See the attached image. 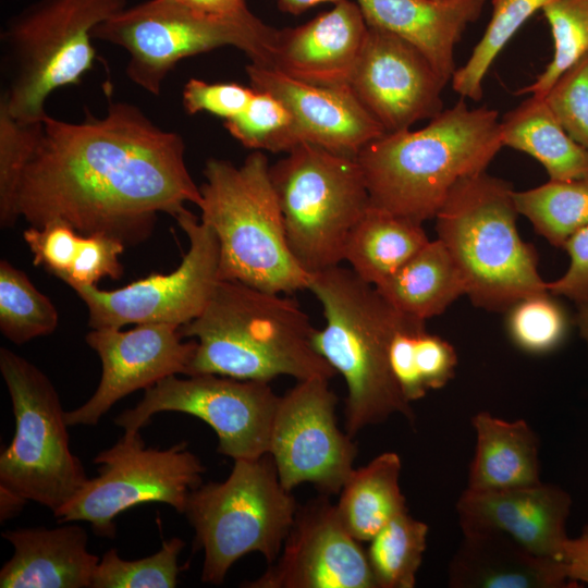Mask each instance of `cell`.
Masks as SVG:
<instances>
[{
    "mask_svg": "<svg viewBox=\"0 0 588 588\" xmlns=\"http://www.w3.org/2000/svg\"><path fill=\"white\" fill-rule=\"evenodd\" d=\"M308 290L323 308L326 324L314 346L340 373L347 389L345 427L351 437L401 414L413 420L390 369L389 345L406 317L351 268L339 265L311 274Z\"/></svg>",
    "mask_w": 588,
    "mask_h": 588,
    "instance_id": "cell-4",
    "label": "cell"
},
{
    "mask_svg": "<svg viewBox=\"0 0 588 588\" xmlns=\"http://www.w3.org/2000/svg\"><path fill=\"white\" fill-rule=\"evenodd\" d=\"M84 234L66 221L56 219L42 226L30 225L23 240L33 254V264L64 281L77 259Z\"/></svg>",
    "mask_w": 588,
    "mask_h": 588,
    "instance_id": "cell-41",
    "label": "cell"
},
{
    "mask_svg": "<svg viewBox=\"0 0 588 588\" xmlns=\"http://www.w3.org/2000/svg\"><path fill=\"white\" fill-rule=\"evenodd\" d=\"M507 310V333L512 342L526 353H550L566 338L567 316L549 292L523 297Z\"/></svg>",
    "mask_w": 588,
    "mask_h": 588,
    "instance_id": "cell-38",
    "label": "cell"
},
{
    "mask_svg": "<svg viewBox=\"0 0 588 588\" xmlns=\"http://www.w3.org/2000/svg\"><path fill=\"white\" fill-rule=\"evenodd\" d=\"M183 548L182 539L171 538L155 554L135 561L123 560L117 549H110L99 560L91 588H173Z\"/></svg>",
    "mask_w": 588,
    "mask_h": 588,
    "instance_id": "cell-36",
    "label": "cell"
},
{
    "mask_svg": "<svg viewBox=\"0 0 588 588\" xmlns=\"http://www.w3.org/2000/svg\"><path fill=\"white\" fill-rule=\"evenodd\" d=\"M428 526L408 511L378 531L366 550L377 588H413L427 547Z\"/></svg>",
    "mask_w": 588,
    "mask_h": 588,
    "instance_id": "cell-32",
    "label": "cell"
},
{
    "mask_svg": "<svg viewBox=\"0 0 588 588\" xmlns=\"http://www.w3.org/2000/svg\"><path fill=\"white\" fill-rule=\"evenodd\" d=\"M26 500L0 488V517L1 522L14 516L24 506Z\"/></svg>",
    "mask_w": 588,
    "mask_h": 588,
    "instance_id": "cell-47",
    "label": "cell"
},
{
    "mask_svg": "<svg viewBox=\"0 0 588 588\" xmlns=\"http://www.w3.org/2000/svg\"><path fill=\"white\" fill-rule=\"evenodd\" d=\"M342 1L344 0H279L278 5L281 11L297 15L323 2H331L338 4Z\"/></svg>",
    "mask_w": 588,
    "mask_h": 588,
    "instance_id": "cell-48",
    "label": "cell"
},
{
    "mask_svg": "<svg viewBox=\"0 0 588 588\" xmlns=\"http://www.w3.org/2000/svg\"><path fill=\"white\" fill-rule=\"evenodd\" d=\"M402 463L384 452L367 465L354 468L340 490L339 517L359 542L369 541L390 520L407 511L400 487Z\"/></svg>",
    "mask_w": 588,
    "mask_h": 588,
    "instance_id": "cell-29",
    "label": "cell"
},
{
    "mask_svg": "<svg viewBox=\"0 0 588 588\" xmlns=\"http://www.w3.org/2000/svg\"><path fill=\"white\" fill-rule=\"evenodd\" d=\"M192 11L228 20L255 21L256 17L247 8L245 0H174Z\"/></svg>",
    "mask_w": 588,
    "mask_h": 588,
    "instance_id": "cell-46",
    "label": "cell"
},
{
    "mask_svg": "<svg viewBox=\"0 0 588 588\" xmlns=\"http://www.w3.org/2000/svg\"><path fill=\"white\" fill-rule=\"evenodd\" d=\"M367 30L359 5L344 0L304 25L279 30L269 68L314 85L350 87Z\"/></svg>",
    "mask_w": 588,
    "mask_h": 588,
    "instance_id": "cell-21",
    "label": "cell"
},
{
    "mask_svg": "<svg viewBox=\"0 0 588 588\" xmlns=\"http://www.w3.org/2000/svg\"><path fill=\"white\" fill-rule=\"evenodd\" d=\"M394 380L409 403L452 380L457 355L452 344L426 329V320L406 315L389 345Z\"/></svg>",
    "mask_w": 588,
    "mask_h": 588,
    "instance_id": "cell-30",
    "label": "cell"
},
{
    "mask_svg": "<svg viewBox=\"0 0 588 588\" xmlns=\"http://www.w3.org/2000/svg\"><path fill=\"white\" fill-rule=\"evenodd\" d=\"M255 89L236 83H208L191 78L183 89V106L188 114L208 112L229 120L249 103Z\"/></svg>",
    "mask_w": 588,
    "mask_h": 588,
    "instance_id": "cell-43",
    "label": "cell"
},
{
    "mask_svg": "<svg viewBox=\"0 0 588 588\" xmlns=\"http://www.w3.org/2000/svg\"><path fill=\"white\" fill-rule=\"evenodd\" d=\"M124 248L122 241L110 235H84L81 253L63 282L75 289L97 285L106 277L120 279L123 273L120 255Z\"/></svg>",
    "mask_w": 588,
    "mask_h": 588,
    "instance_id": "cell-42",
    "label": "cell"
},
{
    "mask_svg": "<svg viewBox=\"0 0 588 588\" xmlns=\"http://www.w3.org/2000/svg\"><path fill=\"white\" fill-rule=\"evenodd\" d=\"M572 500L550 483L461 494L456 511L463 532H503L534 554L562 562Z\"/></svg>",
    "mask_w": 588,
    "mask_h": 588,
    "instance_id": "cell-20",
    "label": "cell"
},
{
    "mask_svg": "<svg viewBox=\"0 0 588 588\" xmlns=\"http://www.w3.org/2000/svg\"><path fill=\"white\" fill-rule=\"evenodd\" d=\"M487 0H355L369 26L385 29L418 49L440 77L451 82L454 50Z\"/></svg>",
    "mask_w": 588,
    "mask_h": 588,
    "instance_id": "cell-22",
    "label": "cell"
},
{
    "mask_svg": "<svg viewBox=\"0 0 588 588\" xmlns=\"http://www.w3.org/2000/svg\"><path fill=\"white\" fill-rule=\"evenodd\" d=\"M476 434L467 489L506 490L540 481L539 440L529 425L479 412L471 418Z\"/></svg>",
    "mask_w": 588,
    "mask_h": 588,
    "instance_id": "cell-25",
    "label": "cell"
},
{
    "mask_svg": "<svg viewBox=\"0 0 588 588\" xmlns=\"http://www.w3.org/2000/svg\"><path fill=\"white\" fill-rule=\"evenodd\" d=\"M247 588H377L366 550L322 497L298 507L278 558Z\"/></svg>",
    "mask_w": 588,
    "mask_h": 588,
    "instance_id": "cell-17",
    "label": "cell"
},
{
    "mask_svg": "<svg viewBox=\"0 0 588 588\" xmlns=\"http://www.w3.org/2000/svg\"><path fill=\"white\" fill-rule=\"evenodd\" d=\"M203 173L198 207L219 241L220 280L277 294L308 290L311 274L290 249L267 157L253 152L241 167L212 158Z\"/></svg>",
    "mask_w": 588,
    "mask_h": 588,
    "instance_id": "cell-5",
    "label": "cell"
},
{
    "mask_svg": "<svg viewBox=\"0 0 588 588\" xmlns=\"http://www.w3.org/2000/svg\"><path fill=\"white\" fill-rule=\"evenodd\" d=\"M463 536L450 564V587H574L562 562L538 556L503 532L475 531Z\"/></svg>",
    "mask_w": 588,
    "mask_h": 588,
    "instance_id": "cell-24",
    "label": "cell"
},
{
    "mask_svg": "<svg viewBox=\"0 0 588 588\" xmlns=\"http://www.w3.org/2000/svg\"><path fill=\"white\" fill-rule=\"evenodd\" d=\"M563 248L571 259L568 269L560 279L548 282L547 290L577 305L588 303V225L573 234Z\"/></svg>",
    "mask_w": 588,
    "mask_h": 588,
    "instance_id": "cell-44",
    "label": "cell"
},
{
    "mask_svg": "<svg viewBox=\"0 0 588 588\" xmlns=\"http://www.w3.org/2000/svg\"><path fill=\"white\" fill-rule=\"evenodd\" d=\"M503 147L499 113L464 98L422 128L385 133L356 159L370 205L422 223L436 218L453 186L487 170Z\"/></svg>",
    "mask_w": 588,
    "mask_h": 588,
    "instance_id": "cell-2",
    "label": "cell"
},
{
    "mask_svg": "<svg viewBox=\"0 0 588 588\" xmlns=\"http://www.w3.org/2000/svg\"><path fill=\"white\" fill-rule=\"evenodd\" d=\"M174 219L189 242L175 270L151 273L112 291L97 285L73 289L88 308L91 329L144 323L181 328L201 314L220 281L219 241L212 229L188 209Z\"/></svg>",
    "mask_w": 588,
    "mask_h": 588,
    "instance_id": "cell-14",
    "label": "cell"
},
{
    "mask_svg": "<svg viewBox=\"0 0 588 588\" xmlns=\"http://www.w3.org/2000/svg\"><path fill=\"white\" fill-rule=\"evenodd\" d=\"M376 289L395 309L422 320L442 314L466 295L463 275L438 238L429 241Z\"/></svg>",
    "mask_w": 588,
    "mask_h": 588,
    "instance_id": "cell-27",
    "label": "cell"
},
{
    "mask_svg": "<svg viewBox=\"0 0 588 588\" xmlns=\"http://www.w3.org/2000/svg\"><path fill=\"white\" fill-rule=\"evenodd\" d=\"M13 555L0 571L1 588H91L100 558L87 550L77 524L19 528L2 532Z\"/></svg>",
    "mask_w": 588,
    "mask_h": 588,
    "instance_id": "cell-23",
    "label": "cell"
},
{
    "mask_svg": "<svg viewBox=\"0 0 588 588\" xmlns=\"http://www.w3.org/2000/svg\"><path fill=\"white\" fill-rule=\"evenodd\" d=\"M336 402L321 377L299 380L280 396L268 453L286 490L307 482L336 493L354 469L357 446L336 424Z\"/></svg>",
    "mask_w": 588,
    "mask_h": 588,
    "instance_id": "cell-15",
    "label": "cell"
},
{
    "mask_svg": "<svg viewBox=\"0 0 588 588\" xmlns=\"http://www.w3.org/2000/svg\"><path fill=\"white\" fill-rule=\"evenodd\" d=\"M171 323L136 324L132 330L91 329L87 344L101 360V378L95 393L79 407L65 412L69 427L95 426L121 399L160 380L187 373L196 341H182Z\"/></svg>",
    "mask_w": 588,
    "mask_h": 588,
    "instance_id": "cell-18",
    "label": "cell"
},
{
    "mask_svg": "<svg viewBox=\"0 0 588 588\" xmlns=\"http://www.w3.org/2000/svg\"><path fill=\"white\" fill-rule=\"evenodd\" d=\"M550 0H492L486 30L464 65L451 78L452 87L464 99L479 101L482 83L491 64L516 32Z\"/></svg>",
    "mask_w": 588,
    "mask_h": 588,
    "instance_id": "cell-33",
    "label": "cell"
},
{
    "mask_svg": "<svg viewBox=\"0 0 588 588\" xmlns=\"http://www.w3.org/2000/svg\"><path fill=\"white\" fill-rule=\"evenodd\" d=\"M280 396L269 382L212 373L169 376L145 390L140 402L114 418L124 432H139L161 412L184 413L205 421L218 436V452L233 461L269 452Z\"/></svg>",
    "mask_w": 588,
    "mask_h": 588,
    "instance_id": "cell-13",
    "label": "cell"
},
{
    "mask_svg": "<svg viewBox=\"0 0 588 588\" xmlns=\"http://www.w3.org/2000/svg\"><path fill=\"white\" fill-rule=\"evenodd\" d=\"M59 322L52 302L39 292L27 274L0 261V331L12 343L24 344L52 333Z\"/></svg>",
    "mask_w": 588,
    "mask_h": 588,
    "instance_id": "cell-34",
    "label": "cell"
},
{
    "mask_svg": "<svg viewBox=\"0 0 588 588\" xmlns=\"http://www.w3.org/2000/svg\"><path fill=\"white\" fill-rule=\"evenodd\" d=\"M512 185L486 171L458 181L439 209L440 240L460 269L466 295L488 310H507L548 292L537 255L517 231Z\"/></svg>",
    "mask_w": 588,
    "mask_h": 588,
    "instance_id": "cell-6",
    "label": "cell"
},
{
    "mask_svg": "<svg viewBox=\"0 0 588 588\" xmlns=\"http://www.w3.org/2000/svg\"><path fill=\"white\" fill-rule=\"evenodd\" d=\"M42 121L22 123L0 100V224L10 228L20 217L19 191L24 171L36 149Z\"/></svg>",
    "mask_w": 588,
    "mask_h": 588,
    "instance_id": "cell-37",
    "label": "cell"
},
{
    "mask_svg": "<svg viewBox=\"0 0 588 588\" xmlns=\"http://www.w3.org/2000/svg\"><path fill=\"white\" fill-rule=\"evenodd\" d=\"M270 166L286 240L310 274L340 265L351 232L370 206L356 157L301 143Z\"/></svg>",
    "mask_w": 588,
    "mask_h": 588,
    "instance_id": "cell-9",
    "label": "cell"
},
{
    "mask_svg": "<svg viewBox=\"0 0 588 588\" xmlns=\"http://www.w3.org/2000/svg\"><path fill=\"white\" fill-rule=\"evenodd\" d=\"M184 151L181 135L127 102L78 123L47 114L22 177L20 216L33 226L60 219L84 235L143 242L158 213L175 218L201 203Z\"/></svg>",
    "mask_w": 588,
    "mask_h": 588,
    "instance_id": "cell-1",
    "label": "cell"
},
{
    "mask_svg": "<svg viewBox=\"0 0 588 588\" xmlns=\"http://www.w3.org/2000/svg\"><path fill=\"white\" fill-rule=\"evenodd\" d=\"M316 329L295 299L220 280L201 314L180 328L197 340L186 376L330 379L336 372L314 346Z\"/></svg>",
    "mask_w": 588,
    "mask_h": 588,
    "instance_id": "cell-3",
    "label": "cell"
},
{
    "mask_svg": "<svg viewBox=\"0 0 588 588\" xmlns=\"http://www.w3.org/2000/svg\"><path fill=\"white\" fill-rule=\"evenodd\" d=\"M247 75L255 90L268 91L286 106L295 146L310 143L357 157L368 143L385 134L350 87L314 85L254 64L247 66Z\"/></svg>",
    "mask_w": 588,
    "mask_h": 588,
    "instance_id": "cell-19",
    "label": "cell"
},
{
    "mask_svg": "<svg viewBox=\"0 0 588 588\" xmlns=\"http://www.w3.org/2000/svg\"><path fill=\"white\" fill-rule=\"evenodd\" d=\"M269 453L235 460L228 478L194 489L183 514L204 551L201 580L223 583L232 565L258 552L271 564L293 525L297 504Z\"/></svg>",
    "mask_w": 588,
    "mask_h": 588,
    "instance_id": "cell-7",
    "label": "cell"
},
{
    "mask_svg": "<svg viewBox=\"0 0 588 588\" xmlns=\"http://www.w3.org/2000/svg\"><path fill=\"white\" fill-rule=\"evenodd\" d=\"M514 201L538 234L556 247L588 225V180H549L537 187L516 192Z\"/></svg>",
    "mask_w": 588,
    "mask_h": 588,
    "instance_id": "cell-31",
    "label": "cell"
},
{
    "mask_svg": "<svg viewBox=\"0 0 588 588\" xmlns=\"http://www.w3.org/2000/svg\"><path fill=\"white\" fill-rule=\"evenodd\" d=\"M15 431L0 455V488L57 513L87 481L69 443L65 412L49 378L16 353L0 348Z\"/></svg>",
    "mask_w": 588,
    "mask_h": 588,
    "instance_id": "cell-10",
    "label": "cell"
},
{
    "mask_svg": "<svg viewBox=\"0 0 588 588\" xmlns=\"http://www.w3.org/2000/svg\"><path fill=\"white\" fill-rule=\"evenodd\" d=\"M94 463L99 465L98 475L88 478L54 516L59 523L87 522L97 535L109 538L115 534L114 519L120 514L145 503H164L183 514L205 471L186 443L147 449L139 432H124Z\"/></svg>",
    "mask_w": 588,
    "mask_h": 588,
    "instance_id": "cell-12",
    "label": "cell"
},
{
    "mask_svg": "<svg viewBox=\"0 0 588 588\" xmlns=\"http://www.w3.org/2000/svg\"><path fill=\"white\" fill-rule=\"evenodd\" d=\"M542 98L566 133L588 149V53L563 72Z\"/></svg>",
    "mask_w": 588,
    "mask_h": 588,
    "instance_id": "cell-40",
    "label": "cell"
},
{
    "mask_svg": "<svg viewBox=\"0 0 588 588\" xmlns=\"http://www.w3.org/2000/svg\"><path fill=\"white\" fill-rule=\"evenodd\" d=\"M446 84L413 45L368 25L350 88L385 133L438 115Z\"/></svg>",
    "mask_w": 588,
    "mask_h": 588,
    "instance_id": "cell-16",
    "label": "cell"
},
{
    "mask_svg": "<svg viewBox=\"0 0 588 588\" xmlns=\"http://www.w3.org/2000/svg\"><path fill=\"white\" fill-rule=\"evenodd\" d=\"M278 32L259 19L215 17L174 0H149L113 14L93 29L91 37L123 48L130 56L128 78L159 95L179 61L224 46L244 51L250 64L269 68Z\"/></svg>",
    "mask_w": 588,
    "mask_h": 588,
    "instance_id": "cell-11",
    "label": "cell"
},
{
    "mask_svg": "<svg viewBox=\"0 0 588 588\" xmlns=\"http://www.w3.org/2000/svg\"><path fill=\"white\" fill-rule=\"evenodd\" d=\"M503 146L538 160L550 180H588V149L561 126L542 97L530 96L500 120Z\"/></svg>",
    "mask_w": 588,
    "mask_h": 588,
    "instance_id": "cell-26",
    "label": "cell"
},
{
    "mask_svg": "<svg viewBox=\"0 0 588 588\" xmlns=\"http://www.w3.org/2000/svg\"><path fill=\"white\" fill-rule=\"evenodd\" d=\"M123 9L125 0H41L17 15L2 35L9 83L1 99L10 114L41 122L49 95L93 68V29Z\"/></svg>",
    "mask_w": 588,
    "mask_h": 588,
    "instance_id": "cell-8",
    "label": "cell"
},
{
    "mask_svg": "<svg viewBox=\"0 0 588 588\" xmlns=\"http://www.w3.org/2000/svg\"><path fill=\"white\" fill-rule=\"evenodd\" d=\"M541 11L551 28L553 56L535 82L518 91L538 97L588 53V0H550Z\"/></svg>",
    "mask_w": 588,
    "mask_h": 588,
    "instance_id": "cell-35",
    "label": "cell"
},
{
    "mask_svg": "<svg viewBox=\"0 0 588 588\" xmlns=\"http://www.w3.org/2000/svg\"><path fill=\"white\" fill-rule=\"evenodd\" d=\"M562 563L574 586L578 583L588 584V525L579 537L567 538L563 547Z\"/></svg>",
    "mask_w": 588,
    "mask_h": 588,
    "instance_id": "cell-45",
    "label": "cell"
},
{
    "mask_svg": "<svg viewBox=\"0 0 588 588\" xmlns=\"http://www.w3.org/2000/svg\"><path fill=\"white\" fill-rule=\"evenodd\" d=\"M224 126L235 139L250 149L287 152L295 147L291 112L268 91L255 90L247 107L234 118L225 120Z\"/></svg>",
    "mask_w": 588,
    "mask_h": 588,
    "instance_id": "cell-39",
    "label": "cell"
},
{
    "mask_svg": "<svg viewBox=\"0 0 588 588\" xmlns=\"http://www.w3.org/2000/svg\"><path fill=\"white\" fill-rule=\"evenodd\" d=\"M576 324L578 327L580 336L584 339L588 346V303L578 305Z\"/></svg>",
    "mask_w": 588,
    "mask_h": 588,
    "instance_id": "cell-49",
    "label": "cell"
},
{
    "mask_svg": "<svg viewBox=\"0 0 588 588\" xmlns=\"http://www.w3.org/2000/svg\"><path fill=\"white\" fill-rule=\"evenodd\" d=\"M421 224L370 205L351 232L344 260L376 286L430 241Z\"/></svg>",
    "mask_w": 588,
    "mask_h": 588,
    "instance_id": "cell-28",
    "label": "cell"
}]
</instances>
